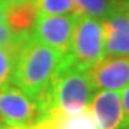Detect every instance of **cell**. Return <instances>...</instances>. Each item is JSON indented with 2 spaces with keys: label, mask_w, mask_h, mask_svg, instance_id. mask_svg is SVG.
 <instances>
[{
  "label": "cell",
  "mask_w": 129,
  "mask_h": 129,
  "mask_svg": "<svg viewBox=\"0 0 129 129\" xmlns=\"http://www.w3.org/2000/svg\"><path fill=\"white\" fill-rule=\"evenodd\" d=\"M98 89L92 82L89 70L75 63L72 55H66L60 68L37 99L42 118L52 112L76 115L88 109Z\"/></svg>",
  "instance_id": "cell-1"
},
{
  "label": "cell",
  "mask_w": 129,
  "mask_h": 129,
  "mask_svg": "<svg viewBox=\"0 0 129 129\" xmlns=\"http://www.w3.org/2000/svg\"><path fill=\"white\" fill-rule=\"evenodd\" d=\"M64 56L30 35L19 47L10 82L33 99H39Z\"/></svg>",
  "instance_id": "cell-2"
},
{
  "label": "cell",
  "mask_w": 129,
  "mask_h": 129,
  "mask_svg": "<svg viewBox=\"0 0 129 129\" xmlns=\"http://www.w3.org/2000/svg\"><path fill=\"white\" fill-rule=\"evenodd\" d=\"M70 55L75 63L85 69L92 68L105 57L102 20L88 16H78L72 37Z\"/></svg>",
  "instance_id": "cell-3"
},
{
  "label": "cell",
  "mask_w": 129,
  "mask_h": 129,
  "mask_svg": "<svg viewBox=\"0 0 129 129\" xmlns=\"http://www.w3.org/2000/svg\"><path fill=\"white\" fill-rule=\"evenodd\" d=\"M42 118L37 99H33L14 83L0 85V120L7 125L30 128Z\"/></svg>",
  "instance_id": "cell-4"
},
{
  "label": "cell",
  "mask_w": 129,
  "mask_h": 129,
  "mask_svg": "<svg viewBox=\"0 0 129 129\" xmlns=\"http://www.w3.org/2000/svg\"><path fill=\"white\" fill-rule=\"evenodd\" d=\"M78 14H40L37 19L32 36L36 40L53 47L55 50L69 55L72 47L75 24Z\"/></svg>",
  "instance_id": "cell-5"
},
{
  "label": "cell",
  "mask_w": 129,
  "mask_h": 129,
  "mask_svg": "<svg viewBox=\"0 0 129 129\" xmlns=\"http://www.w3.org/2000/svg\"><path fill=\"white\" fill-rule=\"evenodd\" d=\"M105 56H129V13L125 0L102 20Z\"/></svg>",
  "instance_id": "cell-6"
},
{
  "label": "cell",
  "mask_w": 129,
  "mask_h": 129,
  "mask_svg": "<svg viewBox=\"0 0 129 129\" xmlns=\"http://www.w3.org/2000/svg\"><path fill=\"white\" fill-rule=\"evenodd\" d=\"M98 129H129L123 112L120 93L115 90H96L89 105Z\"/></svg>",
  "instance_id": "cell-7"
},
{
  "label": "cell",
  "mask_w": 129,
  "mask_h": 129,
  "mask_svg": "<svg viewBox=\"0 0 129 129\" xmlns=\"http://www.w3.org/2000/svg\"><path fill=\"white\" fill-rule=\"evenodd\" d=\"M88 70L98 90L118 92L129 86V56H105Z\"/></svg>",
  "instance_id": "cell-8"
},
{
  "label": "cell",
  "mask_w": 129,
  "mask_h": 129,
  "mask_svg": "<svg viewBox=\"0 0 129 129\" xmlns=\"http://www.w3.org/2000/svg\"><path fill=\"white\" fill-rule=\"evenodd\" d=\"M40 16L35 0H26L20 3L9 5L7 26L19 39H27L32 35L35 24Z\"/></svg>",
  "instance_id": "cell-9"
},
{
  "label": "cell",
  "mask_w": 129,
  "mask_h": 129,
  "mask_svg": "<svg viewBox=\"0 0 129 129\" xmlns=\"http://www.w3.org/2000/svg\"><path fill=\"white\" fill-rule=\"evenodd\" d=\"M123 0H76V14L103 20Z\"/></svg>",
  "instance_id": "cell-10"
},
{
  "label": "cell",
  "mask_w": 129,
  "mask_h": 129,
  "mask_svg": "<svg viewBox=\"0 0 129 129\" xmlns=\"http://www.w3.org/2000/svg\"><path fill=\"white\" fill-rule=\"evenodd\" d=\"M20 46L0 45V85L9 82L12 79L16 56H17V50Z\"/></svg>",
  "instance_id": "cell-11"
},
{
  "label": "cell",
  "mask_w": 129,
  "mask_h": 129,
  "mask_svg": "<svg viewBox=\"0 0 129 129\" xmlns=\"http://www.w3.org/2000/svg\"><path fill=\"white\" fill-rule=\"evenodd\" d=\"M40 14H76V0H35Z\"/></svg>",
  "instance_id": "cell-12"
},
{
  "label": "cell",
  "mask_w": 129,
  "mask_h": 129,
  "mask_svg": "<svg viewBox=\"0 0 129 129\" xmlns=\"http://www.w3.org/2000/svg\"><path fill=\"white\" fill-rule=\"evenodd\" d=\"M26 39H19L7 24H0V45H13L20 46Z\"/></svg>",
  "instance_id": "cell-13"
},
{
  "label": "cell",
  "mask_w": 129,
  "mask_h": 129,
  "mask_svg": "<svg viewBox=\"0 0 129 129\" xmlns=\"http://www.w3.org/2000/svg\"><path fill=\"white\" fill-rule=\"evenodd\" d=\"M120 99H122L123 112H125V115H126V118H128V120H129V86H126L125 89H122Z\"/></svg>",
  "instance_id": "cell-14"
},
{
  "label": "cell",
  "mask_w": 129,
  "mask_h": 129,
  "mask_svg": "<svg viewBox=\"0 0 129 129\" xmlns=\"http://www.w3.org/2000/svg\"><path fill=\"white\" fill-rule=\"evenodd\" d=\"M7 10H9V3L5 0H0V24H7Z\"/></svg>",
  "instance_id": "cell-15"
},
{
  "label": "cell",
  "mask_w": 129,
  "mask_h": 129,
  "mask_svg": "<svg viewBox=\"0 0 129 129\" xmlns=\"http://www.w3.org/2000/svg\"><path fill=\"white\" fill-rule=\"evenodd\" d=\"M0 129H30V128H23V126H14V125H7L5 122H0Z\"/></svg>",
  "instance_id": "cell-16"
},
{
  "label": "cell",
  "mask_w": 129,
  "mask_h": 129,
  "mask_svg": "<svg viewBox=\"0 0 129 129\" xmlns=\"http://www.w3.org/2000/svg\"><path fill=\"white\" fill-rule=\"evenodd\" d=\"M5 2H7L9 5H14V3H20V2H26V0H5Z\"/></svg>",
  "instance_id": "cell-17"
},
{
  "label": "cell",
  "mask_w": 129,
  "mask_h": 129,
  "mask_svg": "<svg viewBox=\"0 0 129 129\" xmlns=\"http://www.w3.org/2000/svg\"><path fill=\"white\" fill-rule=\"evenodd\" d=\"M125 5H126V9H128V13H129V0H125Z\"/></svg>",
  "instance_id": "cell-18"
},
{
  "label": "cell",
  "mask_w": 129,
  "mask_h": 129,
  "mask_svg": "<svg viewBox=\"0 0 129 129\" xmlns=\"http://www.w3.org/2000/svg\"><path fill=\"white\" fill-rule=\"evenodd\" d=\"M0 122H2V120H0Z\"/></svg>",
  "instance_id": "cell-19"
}]
</instances>
